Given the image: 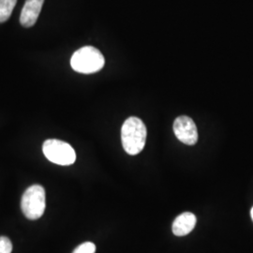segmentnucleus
Here are the masks:
<instances>
[{"instance_id": "nucleus-4", "label": "nucleus", "mask_w": 253, "mask_h": 253, "mask_svg": "<svg viewBox=\"0 0 253 253\" xmlns=\"http://www.w3.org/2000/svg\"><path fill=\"white\" fill-rule=\"evenodd\" d=\"M42 152L47 160L57 165L68 166L76 161V153L73 146L60 140H46L42 145Z\"/></svg>"}, {"instance_id": "nucleus-5", "label": "nucleus", "mask_w": 253, "mask_h": 253, "mask_svg": "<svg viewBox=\"0 0 253 253\" xmlns=\"http://www.w3.org/2000/svg\"><path fill=\"white\" fill-rule=\"evenodd\" d=\"M173 132L181 143L194 145L198 141V130L194 121L186 116L178 117L173 122Z\"/></svg>"}, {"instance_id": "nucleus-3", "label": "nucleus", "mask_w": 253, "mask_h": 253, "mask_svg": "<svg viewBox=\"0 0 253 253\" xmlns=\"http://www.w3.org/2000/svg\"><path fill=\"white\" fill-rule=\"evenodd\" d=\"M45 207V190L41 185L29 187L22 196L21 208L28 219H39L43 215Z\"/></svg>"}, {"instance_id": "nucleus-7", "label": "nucleus", "mask_w": 253, "mask_h": 253, "mask_svg": "<svg viewBox=\"0 0 253 253\" xmlns=\"http://www.w3.org/2000/svg\"><path fill=\"white\" fill-rule=\"evenodd\" d=\"M196 216L190 212H185L176 217L172 223V233L176 236L189 235L196 225Z\"/></svg>"}, {"instance_id": "nucleus-9", "label": "nucleus", "mask_w": 253, "mask_h": 253, "mask_svg": "<svg viewBox=\"0 0 253 253\" xmlns=\"http://www.w3.org/2000/svg\"><path fill=\"white\" fill-rule=\"evenodd\" d=\"M96 253V246L92 242H85L78 246L73 253Z\"/></svg>"}, {"instance_id": "nucleus-11", "label": "nucleus", "mask_w": 253, "mask_h": 253, "mask_svg": "<svg viewBox=\"0 0 253 253\" xmlns=\"http://www.w3.org/2000/svg\"><path fill=\"white\" fill-rule=\"evenodd\" d=\"M251 213H252V217H253V209H252V212H251Z\"/></svg>"}, {"instance_id": "nucleus-8", "label": "nucleus", "mask_w": 253, "mask_h": 253, "mask_svg": "<svg viewBox=\"0 0 253 253\" xmlns=\"http://www.w3.org/2000/svg\"><path fill=\"white\" fill-rule=\"evenodd\" d=\"M17 0H0V23L9 20Z\"/></svg>"}, {"instance_id": "nucleus-2", "label": "nucleus", "mask_w": 253, "mask_h": 253, "mask_svg": "<svg viewBox=\"0 0 253 253\" xmlns=\"http://www.w3.org/2000/svg\"><path fill=\"white\" fill-rule=\"evenodd\" d=\"M105 63L104 56L92 46H85L77 50L72 56L71 66L77 73L90 74L100 71Z\"/></svg>"}, {"instance_id": "nucleus-10", "label": "nucleus", "mask_w": 253, "mask_h": 253, "mask_svg": "<svg viewBox=\"0 0 253 253\" xmlns=\"http://www.w3.org/2000/svg\"><path fill=\"white\" fill-rule=\"evenodd\" d=\"M12 244L8 237L0 236V253H11Z\"/></svg>"}, {"instance_id": "nucleus-1", "label": "nucleus", "mask_w": 253, "mask_h": 253, "mask_svg": "<svg viewBox=\"0 0 253 253\" xmlns=\"http://www.w3.org/2000/svg\"><path fill=\"white\" fill-rule=\"evenodd\" d=\"M146 134V126L140 118H127L121 128V140L124 150L131 156L140 153L145 147Z\"/></svg>"}, {"instance_id": "nucleus-6", "label": "nucleus", "mask_w": 253, "mask_h": 253, "mask_svg": "<svg viewBox=\"0 0 253 253\" xmlns=\"http://www.w3.org/2000/svg\"><path fill=\"white\" fill-rule=\"evenodd\" d=\"M44 0H26L20 15V24L25 27H33L42 9Z\"/></svg>"}]
</instances>
